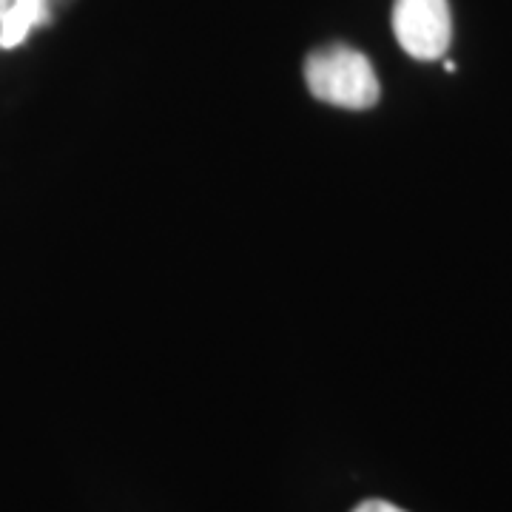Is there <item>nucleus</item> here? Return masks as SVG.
Segmentation results:
<instances>
[{"label": "nucleus", "mask_w": 512, "mask_h": 512, "mask_svg": "<svg viewBox=\"0 0 512 512\" xmlns=\"http://www.w3.org/2000/svg\"><path fill=\"white\" fill-rule=\"evenodd\" d=\"M305 83L316 100L336 109H373L382 97L379 77L367 55L348 43H328L313 49L305 60Z\"/></svg>", "instance_id": "1"}, {"label": "nucleus", "mask_w": 512, "mask_h": 512, "mask_svg": "<svg viewBox=\"0 0 512 512\" xmlns=\"http://www.w3.org/2000/svg\"><path fill=\"white\" fill-rule=\"evenodd\" d=\"M393 35L416 60H439L453 40L450 0H396Z\"/></svg>", "instance_id": "2"}, {"label": "nucleus", "mask_w": 512, "mask_h": 512, "mask_svg": "<svg viewBox=\"0 0 512 512\" xmlns=\"http://www.w3.org/2000/svg\"><path fill=\"white\" fill-rule=\"evenodd\" d=\"M74 0H0V52L18 49L37 29H49Z\"/></svg>", "instance_id": "3"}, {"label": "nucleus", "mask_w": 512, "mask_h": 512, "mask_svg": "<svg viewBox=\"0 0 512 512\" xmlns=\"http://www.w3.org/2000/svg\"><path fill=\"white\" fill-rule=\"evenodd\" d=\"M353 512H407L402 507H396V504H390V501H382V498H373V501H365V504H359Z\"/></svg>", "instance_id": "4"}]
</instances>
